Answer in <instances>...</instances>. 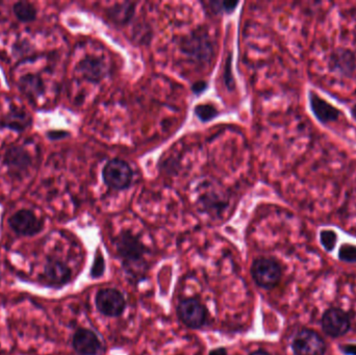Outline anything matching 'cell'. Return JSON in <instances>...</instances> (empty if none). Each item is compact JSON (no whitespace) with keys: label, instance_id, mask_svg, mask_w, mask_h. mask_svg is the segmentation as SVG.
<instances>
[{"label":"cell","instance_id":"7","mask_svg":"<svg viewBox=\"0 0 356 355\" xmlns=\"http://www.w3.org/2000/svg\"><path fill=\"white\" fill-rule=\"evenodd\" d=\"M331 73L344 77H352L356 73V55L349 48H337L328 57Z\"/></svg>","mask_w":356,"mask_h":355},{"label":"cell","instance_id":"10","mask_svg":"<svg viewBox=\"0 0 356 355\" xmlns=\"http://www.w3.org/2000/svg\"><path fill=\"white\" fill-rule=\"evenodd\" d=\"M308 102H310V108L313 115L321 124L327 125L339 120L341 112L330 102L318 95L316 92L310 91Z\"/></svg>","mask_w":356,"mask_h":355},{"label":"cell","instance_id":"11","mask_svg":"<svg viewBox=\"0 0 356 355\" xmlns=\"http://www.w3.org/2000/svg\"><path fill=\"white\" fill-rule=\"evenodd\" d=\"M73 348L79 355H98L102 350L101 340L95 332L86 328L77 330L72 340Z\"/></svg>","mask_w":356,"mask_h":355},{"label":"cell","instance_id":"14","mask_svg":"<svg viewBox=\"0 0 356 355\" xmlns=\"http://www.w3.org/2000/svg\"><path fill=\"white\" fill-rule=\"evenodd\" d=\"M210 50H212L210 43L204 41V36L196 35V36L192 37L191 39L185 42V51L192 57H199V59L208 57L210 55Z\"/></svg>","mask_w":356,"mask_h":355},{"label":"cell","instance_id":"8","mask_svg":"<svg viewBox=\"0 0 356 355\" xmlns=\"http://www.w3.org/2000/svg\"><path fill=\"white\" fill-rule=\"evenodd\" d=\"M10 227L17 235L32 237L40 233L43 229L42 221L28 209H21L10 218Z\"/></svg>","mask_w":356,"mask_h":355},{"label":"cell","instance_id":"4","mask_svg":"<svg viewBox=\"0 0 356 355\" xmlns=\"http://www.w3.org/2000/svg\"><path fill=\"white\" fill-rule=\"evenodd\" d=\"M102 174L104 182L114 190L128 189L134 178V172L130 166L120 159L112 160L106 163Z\"/></svg>","mask_w":356,"mask_h":355},{"label":"cell","instance_id":"22","mask_svg":"<svg viewBox=\"0 0 356 355\" xmlns=\"http://www.w3.org/2000/svg\"><path fill=\"white\" fill-rule=\"evenodd\" d=\"M104 270H106V262H104V258L98 254L91 269V276L93 278H99L103 275Z\"/></svg>","mask_w":356,"mask_h":355},{"label":"cell","instance_id":"19","mask_svg":"<svg viewBox=\"0 0 356 355\" xmlns=\"http://www.w3.org/2000/svg\"><path fill=\"white\" fill-rule=\"evenodd\" d=\"M320 242L327 251H333L337 242V235L331 229H324L320 233Z\"/></svg>","mask_w":356,"mask_h":355},{"label":"cell","instance_id":"21","mask_svg":"<svg viewBox=\"0 0 356 355\" xmlns=\"http://www.w3.org/2000/svg\"><path fill=\"white\" fill-rule=\"evenodd\" d=\"M196 115L201 121H208L217 115V111L210 106H199L196 108Z\"/></svg>","mask_w":356,"mask_h":355},{"label":"cell","instance_id":"6","mask_svg":"<svg viewBox=\"0 0 356 355\" xmlns=\"http://www.w3.org/2000/svg\"><path fill=\"white\" fill-rule=\"evenodd\" d=\"M292 349L295 355H324L326 345L318 334L304 329L295 336Z\"/></svg>","mask_w":356,"mask_h":355},{"label":"cell","instance_id":"5","mask_svg":"<svg viewBox=\"0 0 356 355\" xmlns=\"http://www.w3.org/2000/svg\"><path fill=\"white\" fill-rule=\"evenodd\" d=\"M176 311L181 323L191 329L204 327L208 320V309L195 298L184 299L178 303Z\"/></svg>","mask_w":356,"mask_h":355},{"label":"cell","instance_id":"12","mask_svg":"<svg viewBox=\"0 0 356 355\" xmlns=\"http://www.w3.org/2000/svg\"><path fill=\"white\" fill-rule=\"evenodd\" d=\"M44 275L51 286L62 287L70 281L71 270L61 260H51L45 266Z\"/></svg>","mask_w":356,"mask_h":355},{"label":"cell","instance_id":"27","mask_svg":"<svg viewBox=\"0 0 356 355\" xmlns=\"http://www.w3.org/2000/svg\"><path fill=\"white\" fill-rule=\"evenodd\" d=\"M351 115L353 117L354 120L356 121V102L353 104V106L351 108Z\"/></svg>","mask_w":356,"mask_h":355},{"label":"cell","instance_id":"13","mask_svg":"<svg viewBox=\"0 0 356 355\" xmlns=\"http://www.w3.org/2000/svg\"><path fill=\"white\" fill-rule=\"evenodd\" d=\"M32 163L30 155L20 147H13L6 153L5 164L15 172H22Z\"/></svg>","mask_w":356,"mask_h":355},{"label":"cell","instance_id":"1","mask_svg":"<svg viewBox=\"0 0 356 355\" xmlns=\"http://www.w3.org/2000/svg\"><path fill=\"white\" fill-rule=\"evenodd\" d=\"M117 254L123 262V268L134 278H142L145 273L146 247L144 244L130 233H120L115 240Z\"/></svg>","mask_w":356,"mask_h":355},{"label":"cell","instance_id":"9","mask_svg":"<svg viewBox=\"0 0 356 355\" xmlns=\"http://www.w3.org/2000/svg\"><path fill=\"white\" fill-rule=\"evenodd\" d=\"M350 319L347 314L339 309H330L322 318V328L327 336L339 338L350 329Z\"/></svg>","mask_w":356,"mask_h":355},{"label":"cell","instance_id":"2","mask_svg":"<svg viewBox=\"0 0 356 355\" xmlns=\"http://www.w3.org/2000/svg\"><path fill=\"white\" fill-rule=\"evenodd\" d=\"M281 275V267L272 258H257L251 265V276L261 288L273 289L279 283Z\"/></svg>","mask_w":356,"mask_h":355},{"label":"cell","instance_id":"25","mask_svg":"<svg viewBox=\"0 0 356 355\" xmlns=\"http://www.w3.org/2000/svg\"><path fill=\"white\" fill-rule=\"evenodd\" d=\"M51 133H55V135H48V137L52 140L61 139L67 135V133H64V131H51Z\"/></svg>","mask_w":356,"mask_h":355},{"label":"cell","instance_id":"23","mask_svg":"<svg viewBox=\"0 0 356 355\" xmlns=\"http://www.w3.org/2000/svg\"><path fill=\"white\" fill-rule=\"evenodd\" d=\"M342 351L347 355H356V345H344Z\"/></svg>","mask_w":356,"mask_h":355},{"label":"cell","instance_id":"16","mask_svg":"<svg viewBox=\"0 0 356 355\" xmlns=\"http://www.w3.org/2000/svg\"><path fill=\"white\" fill-rule=\"evenodd\" d=\"M20 88L26 95L30 98H36L44 92L42 79L36 75H26L20 81Z\"/></svg>","mask_w":356,"mask_h":355},{"label":"cell","instance_id":"17","mask_svg":"<svg viewBox=\"0 0 356 355\" xmlns=\"http://www.w3.org/2000/svg\"><path fill=\"white\" fill-rule=\"evenodd\" d=\"M81 73L90 81H98L102 75V64L97 59H86L79 64Z\"/></svg>","mask_w":356,"mask_h":355},{"label":"cell","instance_id":"24","mask_svg":"<svg viewBox=\"0 0 356 355\" xmlns=\"http://www.w3.org/2000/svg\"><path fill=\"white\" fill-rule=\"evenodd\" d=\"M208 355H228L227 354L226 349L225 348H216L214 350L210 351Z\"/></svg>","mask_w":356,"mask_h":355},{"label":"cell","instance_id":"26","mask_svg":"<svg viewBox=\"0 0 356 355\" xmlns=\"http://www.w3.org/2000/svg\"><path fill=\"white\" fill-rule=\"evenodd\" d=\"M249 355H271L269 352H267V351L265 350H257L253 351V353H250Z\"/></svg>","mask_w":356,"mask_h":355},{"label":"cell","instance_id":"15","mask_svg":"<svg viewBox=\"0 0 356 355\" xmlns=\"http://www.w3.org/2000/svg\"><path fill=\"white\" fill-rule=\"evenodd\" d=\"M30 124V116L22 111H13L3 121V127L16 131H23Z\"/></svg>","mask_w":356,"mask_h":355},{"label":"cell","instance_id":"18","mask_svg":"<svg viewBox=\"0 0 356 355\" xmlns=\"http://www.w3.org/2000/svg\"><path fill=\"white\" fill-rule=\"evenodd\" d=\"M14 14L19 21L32 22L37 18V10L30 3H17L14 5Z\"/></svg>","mask_w":356,"mask_h":355},{"label":"cell","instance_id":"20","mask_svg":"<svg viewBox=\"0 0 356 355\" xmlns=\"http://www.w3.org/2000/svg\"><path fill=\"white\" fill-rule=\"evenodd\" d=\"M339 260L346 262H356V246L343 244L339 250Z\"/></svg>","mask_w":356,"mask_h":355},{"label":"cell","instance_id":"3","mask_svg":"<svg viewBox=\"0 0 356 355\" xmlns=\"http://www.w3.org/2000/svg\"><path fill=\"white\" fill-rule=\"evenodd\" d=\"M95 305L101 315L106 317L118 318L126 311V297L117 289H101L96 294Z\"/></svg>","mask_w":356,"mask_h":355}]
</instances>
